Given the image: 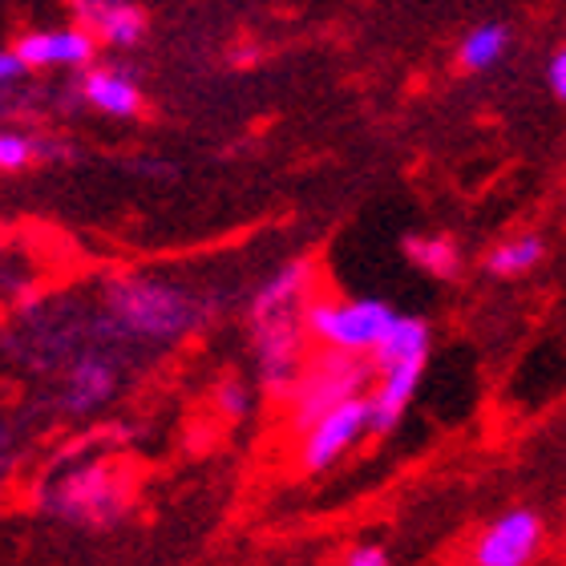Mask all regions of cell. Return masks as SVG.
<instances>
[{
  "label": "cell",
  "mask_w": 566,
  "mask_h": 566,
  "mask_svg": "<svg viewBox=\"0 0 566 566\" xmlns=\"http://www.w3.org/2000/svg\"><path fill=\"white\" fill-rule=\"evenodd\" d=\"M546 77H551V90H555L558 102H566V49H558L555 57H551V70H546Z\"/></svg>",
  "instance_id": "23"
},
{
  "label": "cell",
  "mask_w": 566,
  "mask_h": 566,
  "mask_svg": "<svg viewBox=\"0 0 566 566\" xmlns=\"http://www.w3.org/2000/svg\"><path fill=\"white\" fill-rule=\"evenodd\" d=\"M94 29L90 24H73V29H53V65H73L85 70L94 61Z\"/></svg>",
  "instance_id": "17"
},
{
  "label": "cell",
  "mask_w": 566,
  "mask_h": 566,
  "mask_svg": "<svg viewBox=\"0 0 566 566\" xmlns=\"http://www.w3.org/2000/svg\"><path fill=\"white\" fill-rule=\"evenodd\" d=\"M219 409H223L227 417H243L248 413V389H243L239 380H223V385H219Z\"/></svg>",
  "instance_id": "20"
},
{
  "label": "cell",
  "mask_w": 566,
  "mask_h": 566,
  "mask_svg": "<svg viewBox=\"0 0 566 566\" xmlns=\"http://www.w3.org/2000/svg\"><path fill=\"white\" fill-rule=\"evenodd\" d=\"M307 295H312V263L295 260L255 292V300H251V319L272 316V312H287V307H304Z\"/></svg>",
  "instance_id": "9"
},
{
  "label": "cell",
  "mask_w": 566,
  "mask_h": 566,
  "mask_svg": "<svg viewBox=\"0 0 566 566\" xmlns=\"http://www.w3.org/2000/svg\"><path fill=\"white\" fill-rule=\"evenodd\" d=\"M365 429H373V405H368V397H348V401L336 405L332 413H324L304 433L300 465L307 473L328 470V465H336V458H344L360 441Z\"/></svg>",
  "instance_id": "5"
},
{
  "label": "cell",
  "mask_w": 566,
  "mask_h": 566,
  "mask_svg": "<svg viewBox=\"0 0 566 566\" xmlns=\"http://www.w3.org/2000/svg\"><path fill=\"white\" fill-rule=\"evenodd\" d=\"M82 97L94 109L109 114V118H134L142 114V94L130 77H122L114 70H90L82 77Z\"/></svg>",
  "instance_id": "10"
},
{
  "label": "cell",
  "mask_w": 566,
  "mask_h": 566,
  "mask_svg": "<svg viewBox=\"0 0 566 566\" xmlns=\"http://www.w3.org/2000/svg\"><path fill=\"white\" fill-rule=\"evenodd\" d=\"M17 53H21V61L29 65V70H45V65H53V33H24L17 36Z\"/></svg>",
  "instance_id": "19"
},
{
  "label": "cell",
  "mask_w": 566,
  "mask_h": 566,
  "mask_svg": "<svg viewBox=\"0 0 566 566\" xmlns=\"http://www.w3.org/2000/svg\"><path fill=\"white\" fill-rule=\"evenodd\" d=\"M263 53L255 45H243V49H231V65H243V70H248V65H255V61H260Z\"/></svg>",
  "instance_id": "26"
},
{
  "label": "cell",
  "mask_w": 566,
  "mask_h": 566,
  "mask_svg": "<svg viewBox=\"0 0 566 566\" xmlns=\"http://www.w3.org/2000/svg\"><path fill=\"white\" fill-rule=\"evenodd\" d=\"M36 158H49V163H61V158H70V146H61V142H36Z\"/></svg>",
  "instance_id": "25"
},
{
  "label": "cell",
  "mask_w": 566,
  "mask_h": 566,
  "mask_svg": "<svg viewBox=\"0 0 566 566\" xmlns=\"http://www.w3.org/2000/svg\"><path fill=\"white\" fill-rule=\"evenodd\" d=\"M94 33L106 41V45H118V49H126V45H134L142 33H146V12L142 9H134V4H114V9L102 17V21L94 24Z\"/></svg>",
  "instance_id": "16"
},
{
  "label": "cell",
  "mask_w": 566,
  "mask_h": 566,
  "mask_svg": "<svg viewBox=\"0 0 566 566\" xmlns=\"http://www.w3.org/2000/svg\"><path fill=\"white\" fill-rule=\"evenodd\" d=\"M122 497H126V490L118 485L114 470H106V465H85V470L70 473L53 490L49 506L57 510L61 518H73V522H109L118 514Z\"/></svg>",
  "instance_id": "6"
},
{
  "label": "cell",
  "mask_w": 566,
  "mask_h": 566,
  "mask_svg": "<svg viewBox=\"0 0 566 566\" xmlns=\"http://www.w3.org/2000/svg\"><path fill=\"white\" fill-rule=\"evenodd\" d=\"M405 260L413 263V268H421L424 275H433V280H458L461 272V255L458 248H453V239H441V235H409L401 243Z\"/></svg>",
  "instance_id": "13"
},
{
  "label": "cell",
  "mask_w": 566,
  "mask_h": 566,
  "mask_svg": "<svg viewBox=\"0 0 566 566\" xmlns=\"http://www.w3.org/2000/svg\"><path fill=\"white\" fill-rule=\"evenodd\" d=\"M251 328H255V353H260L263 389L272 392L275 401H292L295 385L304 377V340H312L304 328L300 307L251 319Z\"/></svg>",
  "instance_id": "4"
},
{
  "label": "cell",
  "mask_w": 566,
  "mask_h": 566,
  "mask_svg": "<svg viewBox=\"0 0 566 566\" xmlns=\"http://www.w3.org/2000/svg\"><path fill=\"white\" fill-rule=\"evenodd\" d=\"M543 551V518L534 510H510L473 543L478 566H526Z\"/></svg>",
  "instance_id": "7"
},
{
  "label": "cell",
  "mask_w": 566,
  "mask_h": 566,
  "mask_svg": "<svg viewBox=\"0 0 566 566\" xmlns=\"http://www.w3.org/2000/svg\"><path fill=\"white\" fill-rule=\"evenodd\" d=\"M106 307L118 319V328L142 340H178L182 332L199 324V304L187 292L163 280H146V275H126L109 283Z\"/></svg>",
  "instance_id": "1"
},
{
  "label": "cell",
  "mask_w": 566,
  "mask_h": 566,
  "mask_svg": "<svg viewBox=\"0 0 566 566\" xmlns=\"http://www.w3.org/2000/svg\"><path fill=\"white\" fill-rule=\"evenodd\" d=\"M114 4H118V0H70V9L77 12V21L90 24V29H94V24L102 21Z\"/></svg>",
  "instance_id": "21"
},
{
  "label": "cell",
  "mask_w": 566,
  "mask_h": 566,
  "mask_svg": "<svg viewBox=\"0 0 566 566\" xmlns=\"http://www.w3.org/2000/svg\"><path fill=\"white\" fill-rule=\"evenodd\" d=\"M33 158H36V142L33 138L12 134V130L0 134V170H4V175H17V170H24Z\"/></svg>",
  "instance_id": "18"
},
{
  "label": "cell",
  "mask_w": 566,
  "mask_h": 566,
  "mask_svg": "<svg viewBox=\"0 0 566 566\" xmlns=\"http://www.w3.org/2000/svg\"><path fill=\"white\" fill-rule=\"evenodd\" d=\"M546 255V243L538 235H518V239H506V243H497L490 255H485V272L490 275H502V280H514V275H526L534 272Z\"/></svg>",
  "instance_id": "15"
},
{
  "label": "cell",
  "mask_w": 566,
  "mask_h": 566,
  "mask_svg": "<svg viewBox=\"0 0 566 566\" xmlns=\"http://www.w3.org/2000/svg\"><path fill=\"white\" fill-rule=\"evenodd\" d=\"M365 353H344V348H324V353L304 365V377L295 385L292 397V424L304 433L319 421L324 413H332L336 405H344L348 397H360L368 385V365L360 360Z\"/></svg>",
  "instance_id": "3"
},
{
  "label": "cell",
  "mask_w": 566,
  "mask_h": 566,
  "mask_svg": "<svg viewBox=\"0 0 566 566\" xmlns=\"http://www.w3.org/2000/svg\"><path fill=\"white\" fill-rule=\"evenodd\" d=\"M429 356V328L417 316H397L392 328L380 336V344L373 348V368L389 373V368L405 365V360H424Z\"/></svg>",
  "instance_id": "11"
},
{
  "label": "cell",
  "mask_w": 566,
  "mask_h": 566,
  "mask_svg": "<svg viewBox=\"0 0 566 566\" xmlns=\"http://www.w3.org/2000/svg\"><path fill=\"white\" fill-rule=\"evenodd\" d=\"M344 563H348V566H385V563H389V555H385L380 546H356V551H348V555H344Z\"/></svg>",
  "instance_id": "22"
},
{
  "label": "cell",
  "mask_w": 566,
  "mask_h": 566,
  "mask_svg": "<svg viewBox=\"0 0 566 566\" xmlns=\"http://www.w3.org/2000/svg\"><path fill=\"white\" fill-rule=\"evenodd\" d=\"M510 49V29L506 24H478L470 33L461 36L458 45V65L465 73H482L490 70L502 53Z\"/></svg>",
  "instance_id": "14"
},
{
  "label": "cell",
  "mask_w": 566,
  "mask_h": 566,
  "mask_svg": "<svg viewBox=\"0 0 566 566\" xmlns=\"http://www.w3.org/2000/svg\"><path fill=\"white\" fill-rule=\"evenodd\" d=\"M304 328L307 336L324 348H344V353H373L380 344V336L392 328V312L389 304L380 300H353V304H336V300H319V295H307L304 307Z\"/></svg>",
  "instance_id": "2"
},
{
  "label": "cell",
  "mask_w": 566,
  "mask_h": 566,
  "mask_svg": "<svg viewBox=\"0 0 566 566\" xmlns=\"http://www.w3.org/2000/svg\"><path fill=\"white\" fill-rule=\"evenodd\" d=\"M114 389H118V373H114L106 360L85 356L82 365L70 373V397H65V409H70V413H90V409H97L102 401H109Z\"/></svg>",
  "instance_id": "12"
},
{
  "label": "cell",
  "mask_w": 566,
  "mask_h": 566,
  "mask_svg": "<svg viewBox=\"0 0 566 566\" xmlns=\"http://www.w3.org/2000/svg\"><path fill=\"white\" fill-rule=\"evenodd\" d=\"M24 70H29V65L21 61L17 49H4V53H0V82H12V77H21Z\"/></svg>",
  "instance_id": "24"
},
{
  "label": "cell",
  "mask_w": 566,
  "mask_h": 566,
  "mask_svg": "<svg viewBox=\"0 0 566 566\" xmlns=\"http://www.w3.org/2000/svg\"><path fill=\"white\" fill-rule=\"evenodd\" d=\"M421 373H424V360H405V365L380 373L377 392L368 397V405H373V433H389L392 424H401V413L413 401Z\"/></svg>",
  "instance_id": "8"
}]
</instances>
